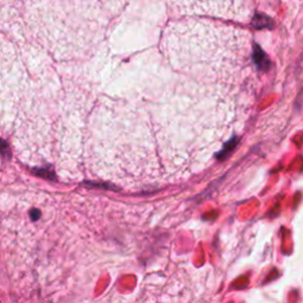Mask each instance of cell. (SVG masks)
<instances>
[{
	"mask_svg": "<svg viewBox=\"0 0 303 303\" xmlns=\"http://www.w3.org/2000/svg\"><path fill=\"white\" fill-rule=\"evenodd\" d=\"M31 217H32V219H38L39 217V212L38 211H35V212H31Z\"/></svg>",
	"mask_w": 303,
	"mask_h": 303,
	"instance_id": "6da1fadb",
	"label": "cell"
}]
</instances>
